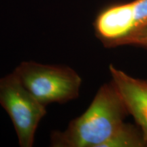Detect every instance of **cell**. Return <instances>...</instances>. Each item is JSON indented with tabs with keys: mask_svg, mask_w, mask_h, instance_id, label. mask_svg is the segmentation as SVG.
<instances>
[{
	"mask_svg": "<svg viewBox=\"0 0 147 147\" xmlns=\"http://www.w3.org/2000/svg\"><path fill=\"white\" fill-rule=\"evenodd\" d=\"M125 105L113 82L100 87L81 116L73 119L65 131L51 136L53 147H101L123 123Z\"/></svg>",
	"mask_w": 147,
	"mask_h": 147,
	"instance_id": "obj_1",
	"label": "cell"
},
{
	"mask_svg": "<svg viewBox=\"0 0 147 147\" xmlns=\"http://www.w3.org/2000/svg\"><path fill=\"white\" fill-rule=\"evenodd\" d=\"M14 72L29 93L46 107L52 103L65 104L79 95L81 77L67 66L24 61Z\"/></svg>",
	"mask_w": 147,
	"mask_h": 147,
	"instance_id": "obj_2",
	"label": "cell"
},
{
	"mask_svg": "<svg viewBox=\"0 0 147 147\" xmlns=\"http://www.w3.org/2000/svg\"><path fill=\"white\" fill-rule=\"evenodd\" d=\"M0 105L12 121L20 146L32 147L47 110L24 87L14 71L0 78Z\"/></svg>",
	"mask_w": 147,
	"mask_h": 147,
	"instance_id": "obj_3",
	"label": "cell"
},
{
	"mask_svg": "<svg viewBox=\"0 0 147 147\" xmlns=\"http://www.w3.org/2000/svg\"><path fill=\"white\" fill-rule=\"evenodd\" d=\"M109 69L113 78L112 82L127 111L142 128L143 138L147 143V80L133 78L112 64Z\"/></svg>",
	"mask_w": 147,
	"mask_h": 147,
	"instance_id": "obj_4",
	"label": "cell"
},
{
	"mask_svg": "<svg viewBox=\"0 0 147 147\" xmlns=\"http://www.w3.org/2000/svg\"><path fill=\"white\" fill-rule=\"evenodd\" d=\"M97 36L106 47L118 46L136 28L134 2L114 5L101 12L95 23Z\"/></svg>",
	"mask_w": 147,
	"mask_h": 147,
	"instance_id": "obj_5",
	"label": "cell"
},
{
	"mask_svg": "<svg viewBox=\"0 0 147 147\" xmlns=\"http://www.w3.org/2000/svg\"><path fill=\"white\" fill-rule=\"evenodd\" d=\"M145 143L133 126L123 123L101 147H141Z\"/></svg>",
	"mask_w": 147,
	"mask_h": 147,
	"instance_id": "obj_6",
	"label": "cell"
},
{
	"mask_svg": "<svg viewBox=\"0 0 147 147\" xmlns=\"http://www.w3.org/2000/svg\"><path fill=\"white\" fill-rule=\"evenodd\" d=\"M136 45L147 47V23L135 29L119 42L118 46Z\"/></svg>",
	"mask_w": 147,
	"mask_h": 147,
	"instance_id": "obj_7",
	"label": "cell"
},
{
	"mask_svg": "<svg viewBox=\"0 0 147 147\" xmlns=\"http://www.w3.org/2000/svg\"><path fill=\"white\" fill-rule=\"evenodd\" d=\"M134 6L136 29L147 23V0H136L134 1Z\"/></svg>",
	"mask_w": 147,
	"mask_h": 147,
	"instance_id": "obj_8",
	"label": "cell"
}]
</instances>
